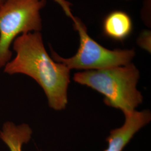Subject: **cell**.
<instances>
[{"label": "cell", "mask_w": 151, "mask_h": 151, "mask_svg": "<svg viewBox=\"0 0 151 151\" xmlns=\"http://www.w3.org/2000/svg\"><path fill=\"white\" fill-rule=\"evenodd\" d=\"M6 0H0V8L1 7V6L4 5V4Z\"/></svg>", "instance_id": "obj_10"}, {"label": "cell", "mask_w": 151, "mask_h": 151, "mask_svg": "<svg viewBox=\"0 0 151 151\" xmlns=\"http://www.w3.org/2000/svg\"><path fill=\"white\" fill-rule=\"evenodd\" d=\"M32 130L27 124L16 125L11 122L4 124L0 131V138L10 151H22V147L30 140Z\"/></svg>", "instance_id": "obj_7"}, {"label": "cell", "mask_w": 151, "mask_h": 151, "mask_svg": "<svg viewBox=\"0 0 151 151\" xmlns=\"http://www.w3.org/2000/svg\"><path fill=\"white\" fill-rule=\"evenodd\" d=\"M139 77L138 69L130 63L77 72L74 75L73 80L101 93L106 105L120 110L125 115L135 111L143 101V96L137 88Z\"/></svg>", "instance_id": "obj_2"}, {"label": "cell", "mask_w": 151, "mask_h": 151, "mask_svg": "<svg viewBox=\"0 0 151 151\" xmlns=\"http://www.w3.org/2000/svg\"><path fill=\"white\" fill-rule=\"evenodd\" d=\"M12 44L16 56L6 65L4 72L30 77L43 88L50 108L55 110L65 109L68 103L70 70L49 56L41 32L22 34Z\"/></svg>", "instance_id": "obj_1"}, {"label": "cell", "mask_w": 151, "mask_h": 151, "mask_svg": "<svg viewBox=\"0 0 151 151\" xmlns=\"http://www.w3.org/2000/svg\"><path fill=\"white\" fill-rule=\"evenodd\" d=\"M125 118L123 126L110 132L106 138L108 148L104 151H123L135 133L150 122L151 114L148 110H135L125 115Z\"/></svg>", "instance_id": "obj_5"}, {"label": "cell", "mask_w": 151, "mask_h": 151, "mask_svg": "<svg viewBox=\"0 0 151 151\" xmlns=\"http://www.w3.org/2000/svg\"><path fill=\"white\" fill-rule=\"evenodd\" d=\"M45 0H6L0 8V68L11 60V44L20 35L42 29Z\"/></svg>", "instance_id": "obj_3"}, {"label": "cell", "mask_w": 151, "mask_h": 151, "mask_svg": "<svg viewBox=\"0 0 151 151\" xmlns=\"http://www.w3.org/2000/svg\"><path fill=\"white\" fill-rule=\"evenodd\" d=\"M133 29L130 16L123 11H113L109 14L103 23L104 33L115 40L122 41L127 38Z\"/></svg>", "instance_id": "obj_6"}, {"label": "cell", "mask_w": 151, "mask_h": 151, "mask_svg": "<svg viewBox=\"0 0 151 151\" xmlns=\"http://www.w3.org/2000/svg\"><path fill=\"white\" fill-rule=\"evenodd\" d=\"M62 8L63 11H65V14L70 18L73 16L72 14L70 11V5L71 4L66 0H54Z\"/></svg>", "instance_id": "obj_9"}, {"label": "cell", "mask_w": 151, "mask_h": 151, "mask_svg": "<svg viewBox=\"0 0 151 151\" xmlns=\"http://www.w3.org/2000/svg\"><path fill=\"white\" fill-rule=\"evenodd\" d=\"M151 32L145 30L138 39V44L142 48L151 52Z\"/></svg>", "instance_id": "obj_8"}, {"label": "cell", "mask_w": 151, "mask_h": 151, "mask_svg": "<svg viewBox=\"0 0 151 151\" xmlns=\"http://www.w3.org/2000/svg\"><path fill=\"white\" fill-rule=\"evenodd\" d=\"M76 30L80 37V46L73 57L65 58L53 50L52 58L65 65L70 70H96L128 65L135 57L134 49L106 48L92 39L87 32L86 27L78 17L73 16Z\"/></svg>", "instance_id": "obj_4"}]
</instances>
